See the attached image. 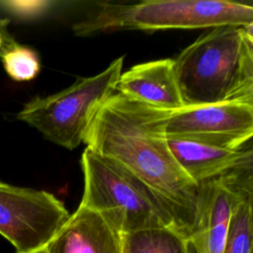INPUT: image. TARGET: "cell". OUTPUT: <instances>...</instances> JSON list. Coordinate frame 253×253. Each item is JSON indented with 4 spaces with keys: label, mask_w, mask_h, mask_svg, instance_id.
I'll return each instance as SVG.
<instances>
[{
    "label": "cell",
    "mask_w": 253,
    "mask_h": 253,
    "mask_svg": "<svg viewBox=\"0 0 253 253\" xmlns=\"http://www.w3.org/2000/svg\"><path fill=\"white\" fill-rule=\"evenodd\" d=\"M170 113L114 93L94 116L83 142L142 182L189 240L201 220V187L170 151L164 132Z\"/></svg>",
    "instance_id": "obj_1"
},
{
    "label": "cell",
    "mask_w": 253,
    "mask_h": 253,
    "mask_svg": "<svg viewBox=\"0 0 253 253\" xmlns=\"http://www.w3.org/2000/svg\"><path fill=\"white\" fill-rule=\"evenodd\" d=\"M252 28L253 24L211 28L173 59L184 108L253 104Z\"/></svg>",
    "instance_id": "obj_2"
},
{
    "label": "cell",
    "mask_w": 253,
    "mask_h": 253,
    "mask_svg": "<svg viewBox=\"0 0 253 253\" xmlns=\"http://www.w3.org/2000/svg\"><path fill=\"white\" fill-rule=\"evenodd\" d=\"M80 163L84 179L80 205L99 212L121 233L174 228L171 216L156 196L120 164L87 146Z\"/></svg>",
    "instance_id": "obj_3"
},
{
    "label": "cell",
    "mask_w": 253,
    "mask_h": 253,
    "mask_svg": "<svg viewBox=\"0 0 253 253\" xmlns=\"http://www.w3.org/2000/svg\"><path fill=\"white\" fill-rule=\"evenodd\" d=\"M125 56L110 63L100 73L78 78L69 87L45 96L34 97L17 114V120L38 129L42 136L68 150L85 138L94 116L115 93Z\"/></svg>",
    "instance_id": "obj_4"
},
{
    "label": "cell",
    "mask_w": 253,
    "mask_h": 253,
    "mask_svg": "<svg viewBox=\"0 0 253 253\" xmlns=\"http://www.w3.org/2000/svg\"><path fill=\"white\" fill-rule=\"evenodd\" d=\"M69 216L64 204L51 193L0 180V234L17 253L44 248Z\"/></svg>",
    "instance_id": "obj_5"
},
{
    "label": "cell",
    "mask_w": 253,
    "mask_h": 253,
    "mask_svg": "<svg viewBox=\"0 0 253 253\" xmlns=\"http://www.w3.org/2000/svg\"><path fill=\"white\" fill-rule=\"evenodd\" d=\"M253 24L252 3L224 0H146L125 4L124 30L154 32Z\"/></svg>",
    "instance_id": "obj_6"
},
{
    "label": "cell",
    "mask_w": 253,
    "mask_h": 253,
    "mask_svg": "<svg viewBox=\"0 0 253 253\" xmlns=\"http://www.w3.org/2000/svg\"><path fill=\"white\" fill-rule=\"evenodd\" d=\"M164 132L166 137L239 149L253 134V104L227 102L185 107L169 114Z\"/></svg>",
    "instance_id": "obj_7"
},
{
    "label": "cell",
    "mask_w": 253,
    "mask_h": 253,
    "mask_svg": "<svg viewBox=\"0 0 253 253\" xmlns=\"http://www.w3.org/2000/svg\"><path fill=\"white\" fill-rule=\"evenodd\" d=\"M201 187V220L189 243L196 253H223L227 224L234 204L253 193L252 168L209 180Z\"/></svg>",
    "instance_id": "obj_8"
},
{
    "label": "cell",
    "mask_w": 253,
    "mask_h": 253,
    "mask_svg": "<svg viewBox=\"0 0 253 253\" xmlns=\"http://www.w3.org/2000/svg\"><path fill=\"white\" fill-rule=\"evenodd\" d=\"M44 248L48 253H124V234L99 212L79 205Z\"/></svg>",
    "instance_id": "obj_9"
},
{
    "label": "cell",
    "mask_w": 253,
    "mask_h": 253,
    "mask_svg": "<svg viewBox=\"0 0 253 253\" xmlns=\"http://www.w3.org/2000/svg\"><path fill=\"white\" fill-rule=\"evenodd\" d=\"M115 91L131 100L168 112L184 108L172 58L136 64L122 73Z\"/></svg>",
    "instance_id": "obj_10"
},
{
    "label": "cell",
    "mask_w": 253,
    "mask_h": 253,
    "mask_svg": "<svg viewBox=\"0 0 253 253\" xmlns=\"http://www.w3.org/2000/svg\"><path fill=\"white\" fill-rule=\"evenodd\" d=\"M167 143L181 169L197 185L252 167L250 147L228 149L172 137H167Z\"/></svg>",
    "instance_id": "obj_11"
},
{
    "label": "cell",
    "mask_w": 253,
    "mask_h": 253,
    "mask_svg": "<svg viewBox=\"0 0 253 253\" xmlns=\"http://www.w3.org/2000/svg\"><path fill=\"white\" fill-rule=\"evenodd\" d=\"M124 253H192L189 240L171 227L146 228L124 234Z\"/></svg>",
    "instance_id": "obj_12"
},
{
    "label": "cell",
    "mask_w": 253,
    "mask_h": 253,
    "mask_svg": "<svg viewBox=\"0 0 253 253\" xmlns=\"http://www.w3.org/2000/svg\"><path fill=\"white\" fill-rule=\"evenodd\" d=\"M253 193L243 195L229 216L223 253H252Z\"/></svg>",
    "instance_id": "obj_13"
},
{
    "label": "cell",
    "mask_w": 253,
    "mask_h": 253,
    "mask_svg": "<svg viewBox=\"0 0 253 253\" xmlns=\"http://www.w3.org/2000/svg\"><path fill=\"white\" fill-rule=\"evenodd\" d=\"M1 59L6 73L15 81H30L41 71L39 54L29 46L18 44Z\"/></svg>",
    "instance_id": "obj_14"
},
{
    "label": "cell",
    "mask_w": 253,
    "mask_h": 253,
    "mask_svg": "<svg viewBox=\"0 0 253 253\" xmlns=\"http://www.w3.org/2000/svg\"><path fill=\"white\" fill-rule=\"evenodd\" d=\"M66 2L37 1H0V12L21 21H35L44 18Z\"/></svg>",
    "instance_id": "obj_15"
},
{
    "label": "cell",
    "mask_w": 253,
    "mask_h": 253,
    "mask_svg": "<svg viewBox=\"0 0 253 253\" xmlns=\"http://www.w3.org/2000/svg\"><path fill=\"white\" fill-rule=\"evenodd\" d=\"M8 20L0 19V57L5 55L19 43L7 29Z\"/></svg>",
    "instance_id": "obj_16"
},
{
    "label": "cell",
    "mask_w": 253,
    "mask_h": 253,
    "mask_svg": "<svg viewBox=\"0 0 253 253\" xmlns=\"http://www.w3.org/2000/svg\"><path fill=\"white\" fill-rule=\"evenodd\" d=\"M30 253H48L46 251L45 248H42V249H39V250H36V251H33V252H30Z\"/></svg>",
    "instance_id": "obj_17"
}]
</instances>
